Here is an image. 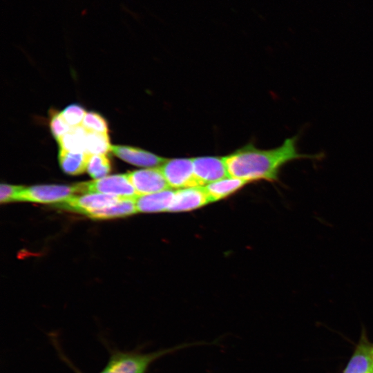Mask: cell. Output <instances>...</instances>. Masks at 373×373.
<instances>
[{
	"label": "cell",
	"instance_id": "cell-10",
	"mask_svg": "<svg viewBox=\"0 0 373 373\" xmlns=\"http://www.w3.org/2000/svg\"><path fill=\"white\" fill-rule=\"evenodd\" d=\"M111 151L122 160L137 166L157 167L167 160L148 151L129 146L114 145L111 146Z\"/></svg>",
	"mask_w": 373,
	"mask_h": 373
},
{
	"label": "cell",
	"instance_id": "cell-4",
	"mask_svg": "<svg viewBox=\"0 0 373 373\" xmlns=\"http://www.w3.org/2000/svg\"><path fill=\"white\" fill-rule=\"evenodd\" d=\"M76 193H79L77 184L73 186L52 184L23 186L17 195L16 201L59 204Z\"/></svg>",
	"mask_w": 373,
	"mask_h": 373
},
{
	"label": "cell",
	"instance_id": "cell-1",
	"mask_svg": "<svg viewBox=\"0 0 373 373\" xmlns=\"http://www.w3.org/2000/svg\"><path fill=\"white\" fill-rule=\"evenodd\" d=\"M299 135L286 138L280 146L271 149H260L249 143L224 156L229 176L247 182L260 180L277 182L280 169L288 162L296 160L319 161L325 157L323 152L300 153L297 146Z\"/></svg>",
	"mask_w": 373,
	"mask_h": 373
},
{
	"label": "cell",
	"instance_id": "cell-14",
	"mask_svg": "<svg viewBox=\"0 0 373 373\" xmlns=\"http://www.w3.org/2000/svg\"><path fill=\"white\" fill-rule=\"evenodd\" d=\"M90 154L86 152H72L60 149L59 162L63 171L75 175L86 171Z\"/></svg>",
	"mask_w": 373,
	"mask_h": 373
},
{
	"label": "cell",
	"instance_id": "cell-16",
	"mask_svg": "<svg viewBox=\"0 0 373 373\" xmlns=\"http://www.w3.org/2000/svg\"><path fill=\"white\" fill-rule=\"evenodd\" d=\"M87 132L82 125L71 128L69 132L57 141L60 149L72 152H86Z\"/></svg>",
	"mask_w": 373,
	"mask_h": 373
},
{
	"label": "cell",
	"instance_id": "cell-13",
	"mask_svg": "<svg viewBox=\"0 0 373 373\" xmlns=\"http://www.w3.org/2000/svg\"><path fill=\"white\" fill-rule=\"evenodd\" d=\"M247 183L243 180L229 176L211 182L204 188L211 202H216L235 193Z\"/></svg>",
	"mask_w": 373,
	"mask_h": 373
},
{
	"label": "cell",
	"instance_id": "cell-19",
	"mask_svg": "<svg viewBox=\"0 0 373 373\" xmlns=\"http://www.w3.org/2000/svg\"><path fill=\"white\" fill-rule=\"evenodd\" d=\"M82 126L89 132L108 133V131L106 119L101 115L95 112L86 113Z\"/></svg>",
	"mask_w": 373,
	"mask_h": 373
},
{
	"label": "cell",
	"instance_id": "cell-7",
	"mask_svg": "<svg viewBox=\"0 0 373 373\" xmlns=\"http://www.w3.org/2000/svg\"><path fill=\"white\" fill-rule=\"evenodd\" d=\"M126 175L139 195L170 188L159 166L130 171Z\"/></svg>",
	"mask_w": 373,
	"mask_h": 373
},
{
	"label": "cell",
	"instance_id": "cell-18",
	"mask_svg": "<svg viewBox=\"0 0 373 373\" xmlns=\"http://www.w3.org/2000/svg\"><path fill=\"white\" fill-rule=\"evenodd\" d=\"M86 171L95 180L106 177L111 171L110 160L106 155H90Z\"/></svg>",
	"mask_w": 373,
	"mask_h": 373
},
{
	"label": "cell",
	"instance_id": "cell-21",
	"mask_svg": "<svg viewBox=\"0 0 373 373\" xmlns=\"http://www.w3.org/2000/svg\"><path fill=\"white\" fill-rule=\"evenodd\" d=\"M50 131L54 137L58 141L61 137L69 132L71 127L66 122L61 115L55 111L50 117Z\"/></svg>",
	"mask_w": 373,
	"mask_h": 373
},
{
	"label": "cell",
	"instance_id": "cell-6",
	"mask_svg": "<svg viewBox=\"0 0 373 373\" xmlns=\"http://www.w3.org/2000/svg\"><path fill=\"white\" fill-rule=\"evenodd\" d=\"M122 198L99 193H89L82 195H74L57 207L88 216L90 213L117 203Z\"/></svg>",
	"mask_w": 373,
	"mask_h": 373
},
{
	"label": "cell",
	"instance_id": "cell-22",
	"mask_svg": "<svg viewBox=\"0 0 373 373\" xmlns=\"http://www.w3.org/2000/svg\"><path fill=\"white\" fill-rule=\"evenodd\" d=\"M23 188V186L1 184L0 186L1 202L6 203L16 201L17 195Z\"/></svg>",
	"mask_w": 373,
	"mask_h": 373
},
{
	"label": "cell",
	"instance_id": "cell-15",
	"mask_svg": "<svg viewBox=\"0 0 373 373\" xmlns=\"http://www.w3.org/2000/svg\"><path fill=\"white\" fill-rule=\"evenodd\" d=\"M137 212L135 199H121L115 204L95 211L88 216L95 219H107L124 217Z\"/></svg>",
	"mask_w": 373,
	"mask_h": 373
},
{
	"label": "cell",
	"instance_id": "cell-12",
	"mask_svg": "<svg viewBox=\"0 0 373 373\" xmlns=\"http://www.w3.org/2000/svg\"><path fill=\"white\" fill-rule=\"evenodd\" d=\"M343 373H373L371 345L361 339Z\"/></svg>",
	"mask_w": 373,
	"mask_h": 373
},
{
	"label": "cell",
	"instance_id": "cell-2",
	"mask_svg": "<svg viewBox=\"0 0 373 373\" xmlns=\"http://www.w3.org/2000/svg\"><path fill=\"white\" fill-rule=\"evenodd\" d=\"M200 343H186L149 353L117 352L99 373H146L160 358Z\"/></svg>",
	"mask_w": 373,
	"mask_h": 373
},
{
	"label": "cell",
	"instance_id": "cell-5",
	"mask_svg": "<svg viewBox=\"0 0 373 373\" xmlns=\"http://www.w3.org/2000/svg\"><path fill=\"white\" fill-rule=\"evenodd\" d=\"M160 167L170 188L201 186L195 175L192 158L167 159Z\"/></svg>",
	"mask_w": 373,
	"mask_h": 373
},
{
	"label": "cell",
	"instance_id": "cell-20",
	"mask_svg": "<svg viewBox=\"0 0 373 373\" xmlns=\"http://www.w3.org/2000/svg\"><path fill=\"white\" fill-rule=\"evenodd\" d=\"M86 114L85 109L78 104H70L61 112V116L71 128L82 125Z\"/></svg>",
	"mask_w": 373,
	"mask_h": 373
},
{
	"label": "cell",
	"instance_id": "cell-17",
	"mask_svg": "<svg viewBox=\"0 0 373 373\" xmlns=\"http://www.w3.org/2000/svg\"><path fill=\"white\" fill-rule=\"evenodd\" d=\"M111 146L108 133L87 132L86 153L90 155H106L111 151Z\"/></svg>",
	"mask_w": 373,
	"mask_h": 373
},
{
	"label": "cell",
	"instance_id": "cell-11",
	"mask_svg": "<svg viewBox=\"0 0 373 373\" xmlns=\"http://www.w3.org/2000/svg\"><path fill=\"white\" fill-rule=\"evenodd\" d=\"M174 193L175 191L169 189L153 193L137 195L135 199L137 212L168 211L173 201Z\"/></svg>",
	"mask_w": 373,
	"mask_h": 373
},
{
	"label": "cell",
	"instance_id": "cell-8",
	"mask_svg": "<svg viewBox=\"0 0 373 373\" xmlns=\"http://www.w3.org/2000/svg\"><path fill=\"white\" fill-rule=\"evenodd\" d=\"M195 175L201 186L229 177L224 157L192 158Z\"/></svg>",
	"mask_w": 373,
	"mask_h": 373
},
{
	"label": "cell",
	"instance_id": "cell-3",
	"mask_svg": "<svg viewBox=\"0 0 373 373\" xmlns=\"http://www.w3.org/2000/svg\"><path fill=\"white\" fill-rule=\"evenodd\" d=\"M79 193H99L122 199H135L139 195L126 173L104 177L90 182L77 184Z\"/></svg>",
	"mask_w": 373,
	"mask_h": 373
},
{
	"label": "cell",
	"instance_id": "cell-23",
	"mask_svg": "<svg viewBox=\"0 0 373 373\" xmlns=\"http://www.w3.org/2000/svg\"><path fill=\"white\" fill-rule=\"evenodd\" d=\"M371 354H372V359H373V345L371 346Z\"/></svg>",
	"mask_w": 373,
	"mask_h": 373
},
{
	"label": "cell",
	"instance_id": "cell-9",
	"mask_svg": "<svg viewBox=\"0 0 373 373\" xmlns=\"http://www.w3.org/2000/svg\"><path fill=\"white\" fill-rule=\"evenodd\" d=\"M211 200L204 186L178 189L174 193L169 212L189 211L203 207Z\"/></svg>",
	"mask_w": 373,
	"mask_h": 373
}]
</instances>
